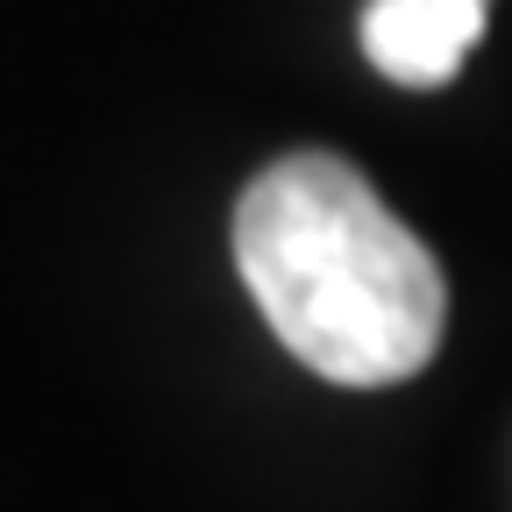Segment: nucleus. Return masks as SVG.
I'll return each mask as SVG.
<instances>
[{"mask_svg": "<svg viewBox=\"0 0 512 512\" xmlns=\"http://www.w3.org/2000/svg\"><path fill=\"white\" fill-rule=\"evenodd\" d=\"M235 271L271 335L328 384H399L448 328L434 249L328 150H292L235 200Z\"/></svg>", "mask_w": 512, "mask_h": 512, "instance_id": "f257e3e1", "label": "nucleus"}, {"mask_svg": "<svg viewBox=\"0 0 512 512\" xmlns=\"http://www.w3.org/2000/svg\"><path fill=\"white\" fill-rule=\"evenodd\" d=\"M491 0H370L363 8V50L399 86H441L463 72L470 43L484 36Z\"/></svg>", "mask_w": 512, "mask_h": 512, "instance_id": "f03ea898", "label": "nucleus"}]
</instances>
